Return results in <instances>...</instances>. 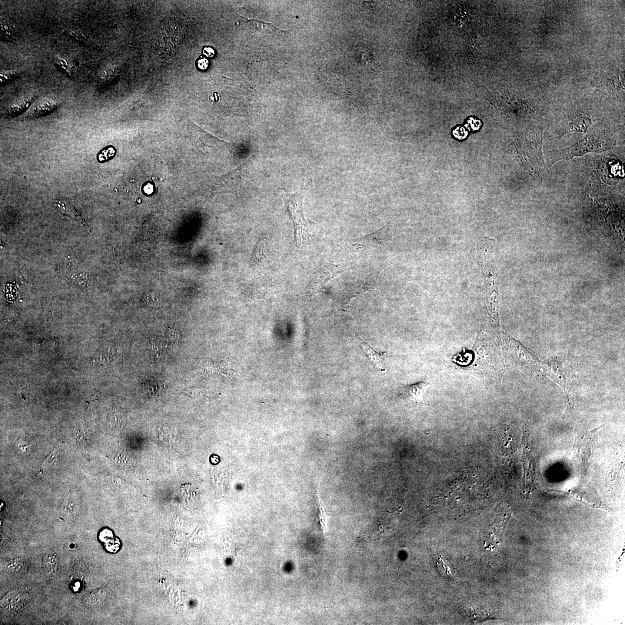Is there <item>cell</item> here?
<instances>
[{
    "label": "cell",
    "mask_w": 625,
    "mask_h": 625,
    "mask_svg": "<svg viewBox=\"0 0 625 625\" xmlns=\"http://www.w3.org/2000/svg\"><path fill=\"white\" fill-rule=\"evenodd\" d=\"M198 68L202 70L207 69L208 66V60L206 59H202L199 60L198 63Z\"/></svg>",
    "instance_id": "obj_21"
},
{
    "label": "cell",
    "mask_w": 625,
    "mask_h": 625,
    "mask_svg": "<svg viewBox=\"0 0 625 625\" xmlns=\"http://www.w3.org/2000/svg\"><path fill=\"white\" fill-rule=\"evenodd\" d=\"M429 383L421 382L411 385H402L399 392V394L410 400L416 402H420Z\"/></svg>",
    "instance_id": "obj_8"
},
{
    "label": "cell",
    "mask_w": 625,
    "mask_h": 625,
    "mask_svg": "<svg viewBox=\"0 0 625 625\" xmlns=\"http://www.w3.org/2000/svg\"><path fill=\"white\" fill-rule=\"evenodd\" d=\"M284 190V189H283ZM285 191V190H284ZM287 197V206L295 229V239L297 245L301 247L306 239L308 237L309 229L314 225L313 222L307 220L304 217L302 210V194H290L285 191Z\"/></svg>",
    "instance_id": "obj_3"
},
{
    "label": "cell",
    "mask_w": 625,
    "mask_h": 625,
    "mask_svg": "<svg viewBox=\"0 0 625 625\" xmlns=\"http://www.w3.org/2000/svg\"><path fill=\"white\" fill-rule=\"evenodd\" d=\"M204 54L208 58H212L215 55V52L213 49L211 48H205L204 50Z\"/></svg>",
    "instance_id": "obj_22"
},
{
    "label": "cell",
    "mask_w": 625,
    "mask_h": 625,
    "mask_svg": "<svg viewBox=\"0 0 625 625\" xmlns=\"http://www.w3.org/2000/svg\"><path fill=\"white\" fill-rule=\"evenodd\" d=\"M591 432L581 435H577L575 441L574 460L576 463L583 464L590 457L591 450V442L593 441Z\"/></svg>",
    "instance_id": "obj_7"
},
{
    "label": "cell",
    "mask_w": 625,
    "mask_h": 625,
    "mask_svg": "<svg viewBox=\"0 0 625 625\" xmlns=\"http://www.w3.org/2000/svg\"><path fill=\"white\" fill-rule=\"evenodd\" d=\"M7 567L8 570L12 571V573L22 574L25 573L26 570H27L28 565L25 560L22 559V558H16L8 562Z\"/></svg>",
    "instance_id": "obj_16"
},
{
    "label": "cell",
    "mask_w": 625,
    "mask_h": 625,
    "mask_svg": "<svg viewBox=\"0 0 625 625\" xmlns=\"http://www.w3.org/2000/svg\"><path fill=\"white\" fill-rule=\"evenodd\" d=\"M615 145L616 143L607 138L590 134L569 147L554 152L550 158L551 165H553L560 161L570 160L576 156H583L588 153L609 150Z\"/></svg>",
    "instance_id": "obj_2"
},
{
    "label": "cell",
    "mask_w": 625,
    "mask_h": 625,
    "mask_svg": "<svg viewBox=\"0 0 625 625\" xmlns=\"http://www.w3.org/2000/svg\"><path fill=\"white\" fill-rule=\"evenodd\" d=\"M347 269V268L342 264H325L315 273L312 278L309 285V293L315 294L323 291L332 280Z\"/></svg>",
    "instance_id": "obj_4"
},
{
    "label": "cell",
    "mask_w": 625,
    "mask_h": 625,
    "mask_svg": "<svg viewBox=\"0 0 625 625\" xmlns=\"http://www.w3.org/2000/svg\"><path fill=\"white\" fill-rule=\"evenodd\" d=\"M438 566L441 567L440 571H441L442 574L443 573H444L443 575H445V576H448V575L450 574L451 575V572H450V568H449L450 567L444 562V561L442 559V558L441 559L440 558V563L438 562Z\"/></svg>",
    "instance_id": "obj_20"
},
{
    "label": "cell",
    "mask_w": 625,
    "mask_h": 625,
    "mask_svg": "<svg viewBox=\"0 0 625 625\" xmlns=\"http://www.w3.org/2000/svg\"><path fill=\"white\" fill-rule=\"evenodd\" d=\"M18 75L17 72H6L1 74V82L4 83L7 81L11 80V79L16 78Z\"/></svg>",
    "instance_id": "obj_19"
},
{
    "label": "cell",
    "mask_w": 625,
    "mask_h": 625,
    "mask_svg": "<svg viewBox=\"0 0 625 625\" xmlns=\"http://www.w3.org/2000/svg\"><path fill=\"white\" fill-rule=\"evenodd\" d=\"M67 34L69 36H70L71 38L75 39L76 41L82 43V44L87 45H91L92 42L91 39H90L87 35H86L82 32L75 31L74 30H68V31H67Z\"/></svg>",
    "instance_id": "obj_18"
},
{
    "label": "cell",
    "mask_w": 625,
    "mask_h": 625,
    "mask_svg": "<svg viewBox=\"0 0 625 625\" xmlns=\"http://www.w3.org/2000/svg\"><path fill=\"white\" fill-rule=\"evenodd\" d=\"M1 35L6 40L12 41L16 39L18 31L14 23L7 18H3L1 22Z\"/></svg>",
    "instance_id": "obj_13"
},
{
    "label": "cell",
    "mask_w": 625,
    "mask_h": 625,
    "mask_svg": "<svg viewBox=\"0 0 625 625\" xmlns=\"http://www.w3.org/2000/svg\"><path fill=\"white\" fill-rule=\"evenodd\" d=\"M247 22L252 29L266 35H272L278 32H285L277 28L271 23L262 22L255 19L248 20Z\"/></svg>",
    "instance_id": "obj_11"
},
{
    "label": "cell",
    "mask_w": 625,
    "mask_h": 625,
    "mask_svg": "<svg viewBox=\"0 0 625 625\" xmlns=\"http://www.w3.org/2000/svg\"><path fill=\"white\" fill-rule=\"evenodd\" d=\"M361 345L364 354L366 355L369 359H370L372 363L379 370L382 372L385 371V370L384 368V361L385 354H386V352H382V353H379V352L376 351L374 349L372 348L371 346L362 340Z\"/></svg>",
    "instance_id": "obj_10"
},
{
    "label": "cell",
    "mask_w": 625,
    "mask_h": 625,
    "mask_svg": "<svg viewBox=\"0 0 625 625\" xmlns=\"http://www.w3.org/2000/svg\"><path fill=\"white\" fill-rule=\"evenodd\" d=\"M43 565L45 573L48 576H52L56 573L58 567V558L55 552L49 551L46 554L43 559Z\"/></svg>",
    "instance_id": "obj_12"
},
{
    "label": "cell",
    "mask_w": 625,
    "mask_h": 625,
    "mask_svg": "<svg viewBox=\"0 0 625 625\" xmlns=\"http://www.w3.org/2000/svg\"><path fill=\"white\" fill-rule=\"evenodd\" d=\"M54 62L58 68L61 69L66 74L71 76V77L76 75V72L74 68L65 59L59 57V56H56L54 59Z\"/></svg>",
    "instance_id": "obj_17"
},
{
    "label": "cell",
    "mask_w": 625,
    "mask_h": 625,
    "mask_svg": "<svg viewBox=\"0 0 625 625\" xmlns=\"http://www.w3.org/2000/svg\"><path fill=\"white\" fill-rule=\"evenodd\" d=\"M56 204L58 210L60 212H61L62 214L68 215L69 217L77 219V220L80 221L83 225L86 226V227H87V225H86L84 219H83L81 216L72 208L70 205L67 204V203L60 201H56Z\"/></svg>",
    "instance_id": "obj_15"
},
{
    "label": "cell",
    "mask_w": 625,
    "mask_h": 625,
    "mask_svg": "<svg viewBox=\"0 0 625 625\" xmlns=\"http://www.w3.org/2000/svg\"><path fill=\"white\" fill-rule=\"evenodd\" d=\"M543 133L534 131L525 135L520 140V158L528 171L541 177L548 171L543 153Z\"/></svg>",
    "instance_id": "obj_1"
},
{
    "label": "cell",
    "mask_w": 625,
    "mask_h": 625,
    "mask_svg": "<svg viewBox=\"0 0 625 625\" xmlns=\"http://www.w3.org/2000/svg\"><path fill=\"white\" fill-rule=\"evenodd\" d=\"M79 502L77 497L74 494H69L66 497L62 505V509L65 511L69 516L75 517L77 516L79 513Z\"/></svg>",
    "instance_id": "obj_14"
},
{
    "label": "cell",
    "mask_w": 625,
    "mask_h": 625,
    "mask_svg": "<svg viewBox=\"0 0 625 625\" xmlns=\"http://www.w3.org/2000/svg\"><path fill=\"white\" fill-rule=\"evenodd\" d=\"M591 124V119L589 115L584 112H574L561 122L560 130L562 135L573 132L586 133Z\"/></svg>",
    "instance_id": "obj_5"
},
{
    "label": "cell",
    "mask_w": 625,
    "mask_h": 625,
    "mask_svg": "<svg viewBox=\"0 0 625 625\" xmlns=\"http://www.w3.org/2000/svg\"><path fill=\"white\" fill-rule=\"evenodd\" d=\"M23 594L18 591H12L2 598L1 602L2 610L6 613H14L21 607L24 602Z\"/></svg>",
    "instance_id": "obj_9"
},
{
    "label": "cell",
    "mask_w": 625,
    "mask_h": 625,
    "mask_svg": "<svg viewBox=\"0 0 625 625\" xmlns=\"http://www.w3.org/2000/svg\"><path fill=\"white\" fill-rule=\"evenodd\" d=\"M389 224L371 234L364 236L355 241L354 246L357 250L361 247H377L387 243L390 238Z\"/></svg>",
    "instance_id": "obj_6"
}]
</instances>
